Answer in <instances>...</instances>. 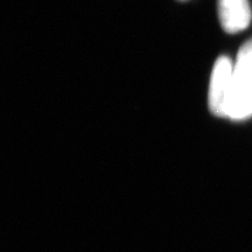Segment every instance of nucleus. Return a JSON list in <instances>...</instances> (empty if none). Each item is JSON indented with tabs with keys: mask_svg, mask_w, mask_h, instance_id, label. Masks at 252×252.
I'll return each mask as SVG.
<instances>
[{
	"mask_svg": "<svg viewBox=\"0 0 252 252\" xmlns=\"http://www.w3.org/2000/svg\"><path fill=\"white\" fill-rule=\"evenodd\" d=\"M252 116V39L239 49L232 71L226 117L242 121Z\"/></svg>",
	"mask_w": 252,
	"mask_h": 252,
	"instance_id": "nucleus-1",
	"label": "nucleus"
},
{
	"mask_svg": "<svg viewBox=\"0 0 252 252\" xmlns=\"http://www.w3.org/2000/svg\"><path fill=\"white\" fill-rule=\"evenodd\" d=\"M220 26L226 33L247 30L251 23V7L248 0H217Z\"/></svg>",
	"mask_w": 252,
	"mask_h": 252,
	"instance_id": "nucleus-3",
	"label": "nucleus"
},
{
	"mask_svg": "<svg viewBox=\"0 0 252 252\" xmlns=\"http://www.w3.org/2000/svg\"><path fill=\"white\" fill-rule=\"evenodd\" d=\"M234 63L226 56H220L214 64L208 90V106L217 117H226L229 97L232 87Z\"/></svg>",
	"mask_w": 252,
	"mask_h": 252,
	"instance_id": "nucleus-2",
	"label": "nucleus"
},
{
	"mask_svg": "<svg viewBox=\"0 0 252 252\" xmlns=\"http://www.w3.org/2000/svg\"><path fill=\"white\" fill-rule=\"evenodd\" d=\"M180 1H186V0H180Z\"/></svg>",
	"mask_w": 252,
	"mask_h": 252,
	"instance_id": "nucleus-4",
	"label": "nucleus"
}]
</instances>
